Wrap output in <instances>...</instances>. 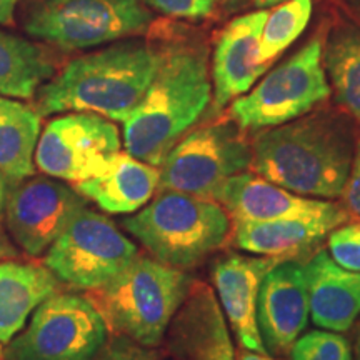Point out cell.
Segmentation results:
<instances>
[{"label":"cell","mask_w":360,"mask_h":360,"mask_svg":"<svg viewBox=\"0 0 360 360\" xmlns=\"http://www.w3.org/2000/svg\"><path fill=\"white\" fill-rule=\"evenodd\" d=\"M354 152L349 124L321 112L260 132L252 147L250 167L299 195L332 200L344 193Z\"/></svg>","instance_id":"cell-1"},{"label":"cell","mask_w":360,"mask_h":360,"mask_svg":"<svg viewBox=\"0 0 360 360\" xmlns=\"http://www.w3.org/2000/svg\"><path fill=\"white\" fill-rule=\"evenodd\" d=\"M212 98L207 49L195 42L170 44L137 107L124 120L129 155L160 167Z\"/></svg>","instance_id":"cell-2"},{"label":"cell","mask_w":360,"mask_h":360,"mask_svg":"<svg viewBox=\"0 0 360 360\" xmlns=\"http://www.w3.org/2000/svg\"><path fill=\"white\" fill-rule=\"evenodd\" d=\"M160 64V51L129 39L69 62L40 85L35 107L40 117L60 112H92L124 122L141 102Z\"/></svg>","instance_id":"cell-3"},{"label":"cell","mask_w":360,"mask_h":360,"mask_svg":"<svg viewBox=\"0 0 360 360\" xmlns=\"http://www.w3.org/2000/svg\"><path fill=\"white\" fill-rule=\"evenodd\" d=\"M192 278L180 269L137 255L119 276L92 292V304L117 335L154 349L186 302Z\"/></svg>","instance_id":"cell-4"},{"label":"cell","mask_w":360,"mask_h":360,"mask_svg":"<svg viewBox=\"0 0 360 360\" xmlns=\"http://www.w3.org/2000/svg\"><path fill=\"white\" fill-rule=\"evenodd\" d=\"M155 260L175 269H191L227 240L231 220L220 204L191 193L164 191L155 200L122 220Z\"/></svg>","instance_id":"cell-5"},{"label":"cell","mask_w":360,"mask_h":360,"mask_svg":"<svg viewBox=\"0 0 360 360\" xmlns=\"http://www.w3.org/2000/svg\"><path fill=\"white\" fill-rule=\"evenodd\" d=\"M147 0H22L27 35L64 52L85 51L147 32Z\"/></svg>","instance_id":"cell-6"},{"label":"cell","mask_w":360,"mask_h":360,"mask_svg":"<svg viewBox=\"0 0 360 360\" xmlns=\"http://www.w3.org/2000/svg\"><path fill=\"white\" fill-rule=\"evenodd\" d=\"M109 327L92 300L53 294L8 342L6 360H94L107 344Z\"/></svg>","instance_id":"cell-7"},{"label":"cell","mask_w":360,"mask_h":360,"mask_svg":"<svg viewBox=\"0 0 360 360\" xmlns=\"http://www.w3.org/2000/svg\"><path fill=\"white\" fill-rule=\"evenodd\" d=\"M328 96L322 42L314 39L267 74L252 92L236 98L231 115L242 130L272 129L307 115Z\"/></svg>","instance_id":"cell-8"},{"label":"cell","mask_w":360,"mask_h":360,"mask_svg":"<svg viewBox=\"0 0 360 360\" xmlns=\"http://www.w3.org/2000/svg\"><path fill=\"white\" fill-rule=\"evenodd\" d=\"M139 255L109 217L84 207L45 252L44 265L72 289L96 290Z\"/></svg>","instance_id":"cell-9"},{"label":"cell","mask_w":360,"mask_h":360,"mask_svg":"<svg viewBox=\"0 0 360 360\" xmlns=\"http://www.w3.org/2000/svg\"><path fill=\"white\" fill-rule=\"evenodd\" d=\"M252 165V148L236 122L204 125L184 135L160 165L159 191L214 199L232 175Z\"/></svg>","instance_id":"cell-10"},{"label":"cell","mask_w":360,"mask_h":360,"mask_svg":"<svg viewBox=\"0 0 360 360\" xmlns=\"http://www.w3.org/2000/svg\"><path fill=\"white\" fill-rule=\"evenodd\" d=\"M120 152L115 124L92 112H70L51 120L40 134L34 162L40 172L65 182H84Z\"/></svg>","instance_id":"cell-11"},{"label":"cell","mask_w":360,"mask_h":360,"mask_svg":"<svg viewBox=\"0 0 360 360\" xmlns=\"http://www.w3.org/2000/svg\"><path fill=\"white\" fill-rule=\"evenodd\" d=\"M84 207V197L58 179H24L7 195L8 236L25 254L39 257Z\"/></svg>","instance_id":"cell-12"},{"label":"cell","mask_w":360,"mask_h":360,"mask_svg":"<svg viewBox=\"0 0 360 360\" xmlns=\"http://www.w3.org/2000/svg\"><path fill=\"white\" fill-rule=\"evenodd\" d=\"M310 297L304 264L281 260L264 277L257 299V326L265 350L287 355L309 323Z\"/></svg>","instance_id":"cell-13"},{"label":"cell","mask_w":360,"mask_h":360,"mask_svg":"<svg viewBox=\"0 0 360 360\" xmlns=\"http://www.w3.org/2000/svg\"><path fill=\"white\" fill-rule=\"evenodd\" d=\"M281 260L231 254L219 259L212 278L220 305L242 349L267 354L257 326V299L264 277Z\"/></svg>","instance_id":"cell-14"},{"label":"cell","mask_w":360,"mask_h":360,"mask_svg":"<svg viewBox=\"0 0 360 360\" xmlns=\"http://www.w3.org/2000/svg\"><path fill=\"white\" fill-rule=\"evenodd\" d=\"M265 11L237 17L219 35L214 51V107L224 109L231 101L249 92L269 64L260 60L259 44L267 19Z\"/></svg>","instance_id":"cell-15"},{"label":"cell","mask_w":360,"mask_h":360,"mask_svg":"<svg viewBox=\"0 0 360 360\" xmlns=\"http://www.w3.org/2000/svg\"><path fill=\"white\" fill-rule=\"evenodd\" d=\"M215 202L233 217V222L307 217L332 210L335 202L304 197L283 188L255 172L232 175L214 193Z\"/></svg>","instance_id":"cell-16"},{"label":"cell","mask_w":360,"mask_h":360,"mask_svg":"<svg viewBox=\"0 0 360 360\" xmlns=\"http://www.w3.org/2000/svg\"><path fill=\"white\" fill-rule=\"evenodd\" d=\"M345 207L337 204L328 212L265 220V222H236V244L238 249L277 260L304 257L321 245L328 233L347 222Z\"/></svg>","instance_id":"cell-17"},{"label":"cell","mask_w":360,"mask_h":360,"mask_svg":"<svg viewBox=\"0 0 360 360\" xmlns=\"http://www.w3.org/2000/svg\"><path fill=\"white\" fill-rule=\"evenodd\" d=\"M310 315L319 328L347 332L360 317V272L340 267L326 250L304 264Z\"/></svg>","instance_id":"cell-18"},{"label":"cell","mask_w":360,"mask_h":360,"mask_svg":"<svg viewBox=\"0 0 360 360\" xmlns=\"http://www.w3.org/2000/svg\"><path fill=\"white\" fill-rule=\"evenodd\" d=\"M174 323V352L180 360H233L222 309L207 285L191 287Z\"/></svg>","instance_id":"cell-19"},{"label":"cell","mask_w":360,"mask_h":360,"mask_svg":"<svg viewBox=\"0 0 360 360\" xmlns=\"http://www.w3.org/2000/svg\"><path fill=\"white\" fill-rule=\"evenodd\" d=\"M160 182V170L127 152L112 157L96 177L74 184L84 199H89L107 214H135L152 199Z\"/></svg>","instance_id":"cell-20"},{"label":"cell","mask_w":360,"mask_h":360,"mask_svg":"<svg viewBox=\"0 0 360 360\" xmlns=\"http://www.w3.org/2000/svg\"><path fill=\"white\" fill-rule=\"evenodd\" d=\"M58 278L45 265L0 262V344H8L25 327L30 314L58 292Z\"/></svg>","instance_id":"cell-21"},{"label":"cell","mask_w":360,"mask_h":360,"mask_svg":"<svg viewBox=\"0 0 360 360\" xmlns=\"http://www.w3.org/2000/svg\"><path fill=\"white\" fill-rule=\"evenodd\" d=\"M39 137V112L24 102L0 96V174L8 182L32 177Z\"/></svg>","instance_id":"cell-22"},{"label":"cell","mask_w":360,"mask_h":360,"mask_svg":"<svg viewBox=\"0 0 360 360\" xmlns=\"http://www.w3.org/2000/svg\"><path fill=\"white\" fill-rule=\"evenodd\" d=\"M56 75V58L45 45L0 30V96L32 98Z\"/></svg>","instance_id":"cell-23"},{"label":"cell","mask_w":360,"mask_h":360,"mask_svg":"<svg viewBox=\"0 0 360 360\" xmlns=\"http://www.w3.org/2000/svg\"><path fill=\"white\" fill-rule=\"evenodd\" d=\"M322 60L337 103L360 124V27L335 25L322 49Z\"/></svg>","instance_id":"cell-24"},{"label":"cell","mask_w":360,"mask_h":360,"mask_svg":"<svg viewBox=\"0 0 360 360\" xmlns=\"http://www.w3.org/2000/svg\"><path fill=\"white\" fill-rule=\"evenodd\" d=\"M310 15L312 0H287L267 15L259 44L260 60L270 64L294 44L307 27Z\"/></svg>","instance_id":"cell-25"},{"label":"cell","mask_w":360,"mask_h":360,"mask_svg":"<svg viewBox=\"0 0 360 360\" xmlns=\"http://www.w3.org/2000/svg\"><path fill=\"white\" fill-rule=\"evenodd\" d=\"M290 360H354L350 342L340 332L310 330L290 349Z\"/></svg>","instance_id":"cell-26"},{"label":"cell","mask_w":360,"mask_h":360,"mask_svg":"<svg viewBox=\"0 0 360 360\" xmlns=\"http://www.w3.org/2000/svg\"><path fill=\"white\" fill-rule=\"evenodd\" d=\"M327 237L328 255L340 267L360 272V219L340 224Z\"/></svg>","instance_id":"cell-27"},{"label":"cell","mask_w":360,"mask_h":360,"mask_svg":"<svg viewBox=\"0 0 360 360\" xmlns=\"http://www.w3.org/2000/svg\"><path fill=\"white\" fill-rule=\"evenodd\" d=\"M217 0H147V4L157 12L175 19L197 20L204 19L214 12Z\"/></svg>","instance_id":"cell-28"},{"label":"cell","mask_w":360,"mask_h":360,"mask_svg":"<svg viewBox=\"0 0 360 360\" xmlns=\"http://www.w3.org/2000/svg\"><path fill=\"white\" fill-rule=\"evenodd\" d=\"M94 360H159L150 347H143L124 335L107 340L103 349Z\"/></svg>","instance_id":"cell-29"},{"label":"cell","mask_w":360,"mask_h":360,"mask_svg":"<svg viewBox=\"0 0 360 360\" xmlns=\"http://www.w3.org/2000/svg\"><path fill=\"white\" fill-rule=\"evenodd\" d=\"M342 197H344L345 209L349 210V214L360 217V139L355 142L352 167H350V174Z\"/></svg>","instance_id":"cell-30"},{"label":"cell","mask_w":360,"mask_h":360,"mask_svg":"<svg viewBox=\"0 0 360 360\" xmlns=\"http://www.w3.org/2000/svg\"><path fill=\"white\" fill-rule=\"evenodd\" d=\"M19 254L20 252L15 245H13V242L11 240V236L0 227V262L19 257Z\"/></svg>","instance_id":"cell-31"},{"label":"cell","mask_w":360,"mask_h":360,"mask_svg":"<svg viewBox=\"0 0 360 360\" xmlns=\"http://www.w3.org/2000/svg\"><path fill=\"white\" fill-rule=\"evenodd\" d=\"M20 0H0V25H12Z\"/></svg>","instance_id":"cell-32"},{"label":"cell","mask_w":360,"mask_h":360,"mask_svg":"<svg viewBox=\"0 0 360 360\" xmlns=\"http://www.w3.org/2000/svg\"><path fill=\"white\" fill-rule=\"evenodd\" d=\"M7 195H8V180L0 174V217H2L4 210H6Z\"/></svg>","instance_id":"cell-33"},{"label":"cell","mask_w":360,"mask_h":360,"mask_svg":"<svg viewBox=\"0 0 360 360\" xmlns=\"http://www.w3.org/2000/svg\"><path fill=\"white\" fill-rule=\"evenodd\" d=\"M237 360H276L270 359L267 354H259V352H249V350L240 349V352L237 354Z\"/></svg>","instance_id":"cell-34"},{"label":"cell","mask_w":360,"mask_h":360,"mask_svg":"<svg viewBox=\"0 0 360 360\" xmlns=\"http://www.w3.org/2000/svg\"><path fill=\"white\" fill-rule=\"evenodd\" d=\"M359 321V327H357V334H355V344H354V360H360V317L357 319Z\"/></svg>","instance_id":"cell-35"},{"label":"cell","mask_w":360,"mask_h":360,"mask_svg":"<svg viewBox=\"0 0 360 360\" xmlns=\"http://www.w3.org/2000/svg\"><path fill=\"white\" fill-rule=\"evenodd\" d=\"M255 6L260 7V8H265V7H272V6H277V4H283L287 2V0H254Z\"/></svg>","instance_id":"cell-36"},{"label":"cell","mask_w":360,"mask_h":360,"mask_svg":"<svg viewBox=\"0 0 360 360\" xmlns=\"http://www.w3.org/2000/svg\"><path fill=\"white\" fill-rule=\"evenodd\" d=\"M350 11L355 13V17L360 20V0H345Z\"/></svg>","instance_id":"cell-37"},{"label":"cell","mask_w":360,"mask_h":360,"mask_svg":"<svg viewBox=\"0 0 360 360\" xmlns=\"http://www.w3.org/2000/svg\"><path fill=\"white\" fill-rule=\"evenodd\" d=\"M227 4H231V6H237V4H240L242 0H225Z\"/></svg>","instance_id":"cell-38"},{"label":"cell","mask_w":360,"mask_h":360,"mask_svg":"<svg viewBox=\"0 0 360 360\" xmlns=\"http://www.w3.org/2000/svg\"><path fill=\"white\" fill-rule=\"evenodd\" d=\"M0 357H2V345H0Z\"/></svg>","instance_id":"cell-39"}]
</instances>
